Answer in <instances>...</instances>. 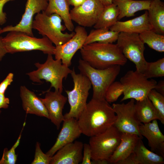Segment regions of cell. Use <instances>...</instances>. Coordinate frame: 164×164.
<instances>
[{"label":"cell","instance_id":"obj_1","mask_svg":"<svg viewBox=\"0 0 164 164\" xmlns=\"http://www.w3.org/2000/svg\"><path fill=\"white\" fill-rule=\"evenodd\" d=\"M116 119L112 106L105 99L92 98L87 103L77 120L82 133L91 137L114 125Z\"/></svg>","mask_w":164,"mask_h":164},{"label":"cell","instance_id":"obj_2","mask_svg":"<svg viewBox=\"0 0 164 164\" xmlns=\"http://www.w3.org/2000/svg\"><path fill=\"white\" fill-rule=\"evenodd\" d=\"M80 50L82 59L96 69L124 66L127 61L116 44L94 42L84 45Z\"/></svg>","mask_w":164,"mask_h":164},{"label":"cell","instance_id":"obj_3","mask_svg":"<svg viewBox=\"0 0 164 164\" xmlns=\"http://www.w3.org/2000/svg\"><path fill=\"white\" fill-rule=\"evenodd\" d=\"M3 43L7 53L39 50L45 54L54 55L55 46L47 37L37 38L21 31L9 32L2 37Z\"/></svg>","mask_w":164,"mask_h":164},{"label":"cell","instance_id":"obj_4","mask_svg":"<svg viewBox=\"0 0 164 164\" xmlns=\"http://www.w3.org/2000/svg\"><path fill=\"white\" fill-rule=\"evenodd\" d=\"M34 65L36 70L26 73L30 80L33 82L42 83V80L50 82V90L53 87L55 91L62 93L63 80L70 74L72 70L62 63L60 60H54L52 55L48 54L46 61L43 63L36 62Z\"/></svg>","mask_w":164,"mask_h":164},{"label":"cell","instance_id":"obj_5","mask_svg":"<svg viewBox=\"0 0 164 164\" xmlns=\"http://www.w3.org/2000/svg\"><path fill=\"white\" fill-rule=\"evenodd\" d=\"M78 68L80 73L86 76L93 87L92 98L105 99L106 91L119 74L121 66L115 65L104 69L94 68L81 59L79 61Z\"/></svg>","mask_w":164,"mask_h":164},{"label":"cell","instance_id":"obj_6","mask_svg":"<svg viewBox=\"0 0 164 164\" xmlns=\"http://www.w3.org/2000/svg\"><path fill=\"white\" fill-rule=\"evenodd\" d=\"M122 133L114 125L104 132L91 137L89 140L92 164L109 163L119 144Z\"/></svg>","mask_w":164,"mask_h":164},{"label":"cell","instance_id":"obj_7","mask_svg":"<svg viewBox=\"0 0 164 164\" xmlns=\"http://www.w3.org/2000/svg\"><path fill=\"white\" fill-rule=\"evenodd\" d=\"M62 20L57 14L48 15L43 11L36 15L32 28L37 30L43 36L47 37L55 46L60 45L68 41L75 33V32L70 33L63 32L67 28L61 24Z\"/></svg>","mask_w":164,"mask_h":164},{"label":"cell","instance_id":"obj_8","mask_svg":"<svg viewBox=\"0 0 164 164\" xmlns=\"http://www.w3.org/2000/svg\"><path fill=\"white\" fill-rule=\"evenodd\" d=\"M73 82V87L65 91L70 105L69 112L64 115V119L74 118L77 119L85 108L92 86L89 79L80 73H77L74 69L70 73Z\"/></svg>","mask_w":164,"mask_h":164},{"label":"cell","instance_id":"obj_9","mask_svg":"<svg viewBox=\"0 0 164 164\" xmlns=\"http://www.w3.org/2000/svg\"><path fill=\"white\" fill-rule=\"evenodd\" d=\"M123 89L122 101L133 99L142 100L148 97L149 91L154 89L157 83L152 79L149 80L144 74L137 70H130L120 79Z\"/></svg>","mask_w":164,"mask_h":164},{"label":"cell","instance_id":"obj_10","mask_svg":"<svg viewBox=\"0 0 164 164\" xmlns=\"http://www.w3.org/2000/svg\"><path fill=\"white\" fill-rule=\"evenodd\" d=\"M116 41L117 45L125 56L135 64L136 70L143 73L147 61L144 56L145 44L139 34L120 32Z\"/></svg>","mask_w":164,"mask_h":164},{"label":"cell","instance_id":"obj_11","mask_svg":"<svg viewBox=\"0 0 164 164\" xmlns=\"http://www.w3.org/2000/svg\"><path fill=\"white\" fill-rule=\"evenodd\" d=\"M135 100L127 103L115 104L112 106L116 116L114 126L121 133L135 134L141 138L139 128L141 123L138 119L135 110Z\"/></svg>","mask_w":164,"mask_h":164},{"label":"cell","instance_id":"obj_12","mask_svg":"<svg viewBox=\"0 0 164 164\" xmlns=\"http://www.w3.org/2000/svg\"><path fill=\"white\" fill-rule=\"evenodd\" d=\"M104 7L100 0H86L70 10V18L80 26L91 27L96 23Z\"/></svg>","mask_w":164,"mask_h":164},{"label":"cell","instance_id":"obj_13","mask_svg":"<svg viewBox=\"0 0 164 164\" xmlns=\"http://www.w3.org/2000/svg\"><path fill=\"white\" fill-rule=\"evenodd\" d=\"M73 36L64 44L55 46L54 55L55 59L60 60L63 65L69 67L76 53L84 45L87 34L85 28L78 26L74 29Z\"/></svg>","mask_w":164,"mask_h":164},{"label":"cell","instance_id":"obj_14","mask_svg":"<svg viewBox=\"0 0 164 164\" xmlns=\"http://www.w3.org/2000/svg\"><path fill=\"white\" fill-rule=\"evenodd\" d=\"M48 5L47 0H27L24 12L19 22L15 26H8L2 28V33L16 31L34 36L32 28L33 16L35 14L45 11Z\"/></svg>","mask_w":164,"mask_h":164},{"label":"cell","instance_id":"obj_15","mask_svg":"<svg viewBox=\"0 0 164 164\" xmlns=\"http://www.w3.org/2000/svg\"><path fill=\"white\" fill-rule=\"evenodd\" d=\"M44 98L40 99L47 111L49 119L59 129L61 123L64 120L63 111L67 98L60 92L48 90Z\"/></svg>","mask_w":164,"mask_h":164},{"label":"cell","instance_id":"obj_16","mask_svg":"<svg viewBox=\"0 0 164 164\" xmlns=\"http://www.w3.org/2000/svg\"><path fill=\"white\" fill-rule=\"evenodd\" d=\"M63 121L62 128L55 143L46 153L50 157L62 147L73 142L82 134L76 119H65Z\"/></svg>","mask_w":164,"mask_h":164},{"label":"cell","instance_id":"obj_17","mask_svg":"<svg viewBox=\"0 0 164 164\" xmlns=\"http://www.w3.org/2000/svg\"><path fill=\"white\" fill-rule=\"evenodd\" d=\"M140 134L148 140L151 151L164 158V135L161 132L157 120L145 124L141 123Z\"/></svg>","mask_w":164,"mask_h":164},{"label":"cell","instance_id":"obj_18","mask_svg":"<svg viewBox=\"0 0 164 164\" xmlns=\"http://www.w3.org/2000/svg\"><path fill=\"white\" fill-rule=\"evenodd\" d=\"M84 144L75 141L59 149L52 157L50 164H78L81 162Z\"/></svg>","mask_w":164,"mask_h":164},{"label":"cell","instance_id":"obj_19","mask_svg":"<svg viewBox=\"0 0 164 164\" xmlns=\"http://www.w3.org/2000/svg\"><path fill=\"white\" fill-rule=\"evenodd\" d=\"M164 158L148 149L140 138L133 152L116 164H163Z\"/></svg>","mask_w":164,"mask_h":164},{"label":"cell","instance_id":"obj_20","mask_svg":"<svg viewBox=\"0 0 164 164\" xmlns=\"http://www.w3.org/2000/svg\"><path fill=\"white\" fill-rule=\"evenodd\" d=\"M20 96L22 107L26 114H35L49 119L46 109L41 100L33 92L25 86L20 87Z\"/></svg>","mask_w":164,"mask_h":164},{"label":"cell","instance_id":"obj_21","mask_svg":"<svg viewBox=\"0 0 164 164\" xmlns=\"http://www.w3.org/2000/svg\"><path fill=\"white\" fill-rule=\"evenodd\" d=\"M109 29L119 32L139 34L145 31L152 30V28L146 11L142 15L132 19L125 21H118Z\"/></svg>","mask_w":164,"mask_h":164},{"label":"cell","instance_id":"obj_22","mask_svg":"<svg viewBox=\"0 0 164 164\" xmlns=\"http://www.w3.org/2000/svg\"><path fill=\"white\" fill-rule=\"evenodd\" d=\"M140 138L136 134L122 133L120 143L110 157L109 163L116 164L128 157L133 152Z\"/></svg>","mask_w":164,"mask_h":164},{"label":"cell","instance_id":"obj_23","mask_svg":"<svg viewBox=\"0 0 164 164\" xmlns=\"http://www.w3.org/2000/svg\"><path fill=\"white\" fill-rule=\"evenodd\" d=\"M152 0H113L119 12L118 20L123 18L134 16L135 13L142 10H148Z\"/></svg>","mask_w":164,"mask_h":164},{"label":"cell","instance_id":"obj_24","mask_svg":"<svg viewBox=\"0 0 164 164\" xmlns=\"http://www.w3.org/2000/svg\"><path fill=\"white\" fill-rule=\"evenodd\" d=\"M48 5L43 11L47 15L54 13L58 15L63 21L64 26L70 31L74 29L70 16L69 5L67 0H47Z\"/></svg>","mask_w":164,"mask_h":164},{"label":"cell","instance_id":"obj_25","mask_svg":"<svg viewBox=\"0 0 164 164\" xmlns=\"http://www.w3.org/2000/svg\"><path fill=\"white\" fill-rule=\"evenodd\" d=\"M148 17L152 30L164 34V3L161 0H152L149 9Z\"/></svg>","mask_w":164,"mask_h":164},{"label":"cell","instance_id":"obj_26","mask_svg":"<svg viewBox=\"0 0 164 164\" xmlns=\"http://www.w3.org/2000/svg\"><path fill=\"white\" fill-rule=\"evenodd\" d=\"M135 110L139 121L143 124L147 123L154 120L160 121L159 114L147 97L135 103Z\"/></svg>","mask_w":164,"mask_h":164},{"label":"cell","instance_id":"obj_27","mask_svg":"<svg viewBox=\"0 0 164 164\" xmlns=\"http://www.w3.org/2000/svg\"><path fill=\"white\" fill-rule=\"evenodd\" d=\"M118 9L115 4H112L104 6L94 27L95 29L108 28L118 21Z\"/></svg>","mask_w":164,"mask_h":164},{"label":"cell","instance_id":"obj_28","mask_svg":"<svg viewBox=\"0 0 164 164\" xmlns=\"http://www.w3.org/2000/svg\"><path fill=\"white\" fill-rule=\"evenodd\" d=\"M119 33L108 28L92 29L87 35L84 45L94 42L113 43L117 41Z\"/></svg>","mask_w":164,"mask_h":164},{"label":"cell","instance_id":"obj_29","mask_svg":"<svg viewBox=\"0 0 164 164\" xmlns=\"http://www.w3.org/2000/svg\"><path fill=\"white\" fill-rule=\"evenodd\" d=\"M140 39L151 48L159 52H164V35L152 30L145 31L139 34Z\"/></svg>","mask_w":164,"mask_h":164},{"label":"cell","instance_id":"obj_30","mask_svg":"<svg viewBox=\"0 0 164 164\" xmlns=\"http://www.w3.org/2000/svg\"><path fill=\"white\" fill-rule=\"evenodd\" d=\"M147 79L162 77L164 76V58L153 62H148L143 73Z\"/></svg>","mask_w":164,"mask_h":164},{"label":"cell","instance_id":"obj_31","mask_svg":"<svg viewBox=\"0 0 164 164\" xmlns=\"http://www.w3.org/2000/svg\"><path fill=\"white\" fill-rule=\"evenodd\" d=\"M148 97L157 111L160 117V121L164 124V96L154 89L149 93Z\"/></svg>","mask_w":164,"mask_h":164},{"label":"cell","instance_id":"obj_32","mask_svg":"<svg viewBox=\"0 0 164 164\" xmlns=\"http://www.w3.org/2000/svg\"><path fill=\"white\" fill-rule=\"evenodd\" d=\"M25 124L26 123L24 122L18 138L11 148L9 149L6 148L4 149L2 157L0 160V164H15L16 163L17 155L16 154L15 150L19 144L22 132Z\"/></svg>","mask_w":164,"mask_h":164},{"label":"cell","instance_id":"obj_33","mask_svg":"<svg viewBox=\"0 0 164 164\" xmlns=\"http://www.w3.org/2000/svg\"><path fill=\"white\" fill-rule=\"evenodd\" d=\"M123 93V87L121 82L114 81L107 89L105 95V100L108 103L115 102Z\"/></svg>","mask_w":164,"mask_h":164},{"label":"cell","instance_id":"obj_34","mask_svg":"<svg viewBox=\"0 0 164 164\" xmlns=\"http://www.w3.org/2000/svg\"><path fill=\"white\" fill-rule=\"evenodd\" d=\"M52 157L43 152L40 148V143L37 142L35 146L34 159L31 164H50Z\"/></svg>","mask_w":164,"mask_h":164},{"label":"cell","instance_id":"obj_35","mask_svg":"<svg viewBox=\"0 0 164 164\" xmlns=\"http://www.w3.org/2000/svg\"><path fill=\"white\" fill-rule=\"evenodd\" d=\"M83 151V153L81 164H92L91 150L89 144H84Z\"/></svg>","mask_w":164,"mask_h":164},{"label":"cell","instance_id":"obj_36","mask_svg":"<svg viewBox=\"0 0 164 164\" xmlns=\"http://www.w3.org/2000/svg\"><path fill=\"white\" fill-rule=\"evenodd\" d=\"M14 74L9 73L5 79L0 83V93L5 94L7 88L13 82Z\"/></svg>","mask_w":164,"mask_h":164},{"label":"cell","instance_id":"obj_37","mask_svg":"<svg viewBox=\"0 0 164 164\" xmlns=\"http://www.w3.org/2000/svg\"><path fill=\"white\" fill-rule=\"evenodd\" d=\"M15 0H0V25L5 24L7 21V15L3 12L4 5L8 2Z\"/></svg>","mask_w":164,"mask_h":164},{"label":"cell","instance_id":"obj_38","mask_svg":"<svg viewBox=\"0 0 164 164\" xmlns=\"http://www.w3.org/2000/svg\"><path fill=\"white\" fill-rule=\"evenodd\" d=\"M9 103V99L5 97V94L0 93V110L2 108H8Z\"/></svg>","mask_w":164,"mask_h":164},{"label":"cell","instance_id":"obj_39","mask_svg":"<svg viewBox=\"0 0 164 164\" xmlns=\"http://www.w3.org/2000/svg\"><path fill=\"white\" fill-rule=\"evenodd\" d=\"M2 29L0 27V61H2L4 56L7 53L4 48L2 41V37L0 36L2 33L1 30Z\"/></svg>","mask_w":164,"mask_h":164},{"label":"cell","instance_id":"obj_40","mask_svg":"<svg viewBox=\"0 0 164 164\" xmlns=\"http://www.w3.org/2000/svg\"><path fill=\"white\" fill-rule=\"evenodd\" d=\"M154 89L158 92L164 95V81L162 80L157 83Z\"/></svg>","mask_w":164,"mask_h":164},{"label":"cell","instance_id":"obj_41","mask_svg":"<svg viewBox=\"0 0 164 164\" xmlns=\"http://www.w3.org/2000/svg\"><path fill=\"white\" fill-rule=\"evenodd\" d=\"M86 0H67L69 5L76 7L81 5Z\"/></svg>","mask_w":164,"mask_h":164},{"label":"cell","instance_id":"obj_42","mask_svg":"<svg viewBox=\"0 0 164 164\" xmlns=\"http://www.w3.org/2000/svg\"><path fill=\"white\" fill-rule=\"evenodd\" d=\"M113 0H100L104 6L110 5L112 3Z\"/></svg>","mask_w":164,"mask_h":164},{"label":"cell","instance_id":"obj_43","mask_svg":"<svg viewBox=\"0 0 164 164\" xmlns=\"http://www.w3.org/2000/svg\"><path fill=\"white\" fill-rule=\"evenodd\" d=\"M1 110H0V114H1Z\"/></svg>","mask_w":164,"mask_h":164}]
</instances>
